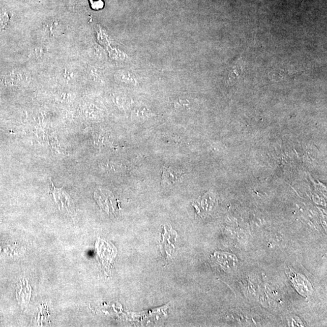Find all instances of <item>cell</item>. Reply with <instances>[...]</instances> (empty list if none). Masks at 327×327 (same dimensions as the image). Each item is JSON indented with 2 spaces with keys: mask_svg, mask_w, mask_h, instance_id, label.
Returning a JSON list of instances; mask_svg holds the SVG:
<instances>
[{
  "mask_svg": "<svg viewBox=\"0 0 327 327\" xmlns=\"http://www.w3.org/2000/svg\"><path fill=\"white\" fill-rule=\"evenodd\" d=\"M90 2L93 9L99 10L103 7L104 3L102 0H90Z\"/></svg>",
  "mask_w": 327,
  "mask_h": 327,
  "instance_id": "12",
  "label": "cell"
},
{
  "mask_svg": "<svg viewBox=\"0 0 327 327\" xmlns=\"http://www.w3.org/2000/svg\"><path fill=\"white\" fill-rule=\"evenodd\" d=\"M93 144L97 147H101L106 144V138L100 133H96L93 135Z\"/></svg>",
  "mask_w": 327,
  "mask_h": 327,
  "instance_id": "11",
  "label": "cell"
},
{
  "mask_svg": "<svg viewBox=\"0 0 327 327\" xmlns=\"http://www.w3.org/2000/svg\"><path fill=\"white\" fill-rule=\"evenodd\" d=\"M51 194L59 210L63 212L72 214L74 210V203L71 196L69 195L64 188L56 187L51 180Z\"/></svg>",
  "mask_w": 327,
  "mask_h": 327,
  "instance_id": "1",
  "label": "cell"
},
{
  "mask_svg": "<svg viewBox=\"0 0 327 327\" xmlns=\"http://www.w3.org/2000/svg\"><path fill=\"white\" fill-rule=\"evenodd\" d=\"M95 246L99 259H100L104 268L109 270L111 268V263L116 257L117 254L116 248L113 245L101 239H99L96 242Z\"/></svg>",
  "mask_w": 327,
  "mask_h": 327,
  "instance_id": "3",
  "label": "cell"
},
{
  "mask_svg": "<svg viewBox=\"0 0 327 327\" xmlns=\"http://www.w3.org/2000/svg\"><path fill=\"white\" fill-rule=\"evenodd\" d=\"M164 233L162 234L163 241L161 242L160 250L165 258H171L175 251L174 243L176 242L178 235L172 227L164 226Z\"/></svg>",
  "mask_w": 327,
  "mask_h": 327,
  "instance_id": "4",
  "label": "cell"
},
{
  "mask_svg": "<svg viewBox=\"0 0 327 327\" xmlns=\"http://www.w3.org/2000/svg\"><path fill=\"white\" fill-rule=\"evenodd\" d=\"M94 198L102 210L109 214H115L117 209V201L111 192L99 188L94 193Z\"/></svg>",
  "mask_w": 327,
  "mask_h": 327,
  "instance_id": "2",
  "label": "cell"
},
{
  "mask_svg": "<svg viewBox=\"0 0 327 327\" xmlns=\"http://www.w3.org/2000/svg\"><path fill=\"white\" fill-rule=\"evenodd\" d=\"M214 258L216 263L221 266L224 270H234L238 264V260L236 256L228 253H216Z\"/></svg>",
  "mask_w": 327,
  "mask_h": 327,
  "instance_id": "5",
  "label": "cell"
},
{
  "mask_svg": "<svg viewBox=\"0 0 327 327\" xmlns=\"http://www.w3.org/2000/svg\"><path fill=\"white\" fill-rule=\"evenodd\" d=\"M183 173L178 170L172 168V167H164L163 178H162V185H171L175 184L181 179Z\"/></svg>",
  "mask_w": 327,
  "mask_h": 327,
  "instance_id": "7",
  "label": "cell"
},
{
  "mask_svg": "<svg viewBox=\"0 0 327 327\" xmlns=\"http://www.w3.org/2000/svg\"><path fill=\"white\" fill-rule=\"evenodd\" d=\"M31 294H32V288L28 284V281L23 280L18 285L17 289V298L21 304L27 307L30 301Z\"/></svg>",
  "mask_w": 327,
  "mask_h": 327,
  "instance_id": "6",
  "label": "cell"
},
{
  "mask_svg": "<svg viewBox=\"0 0 327 327\" xmlns=\"http://www.w3.org/2000/svg\"><path fill=\"white\" fill-rule=\"evenodd\" d=\"M214 200L208 195H206L203 196L202 200L200 201V206L201 208L206 211H208L212 208Z\"/></svg>",
  "mask_w": 327,
  "mask_h": 327,
  "instance_id": "8",
  "label": "cell"
},
{
  "mask_svg": "<svg viewBox=\"0 0 327 327\" xmlns=\"http://www.w3.org/2000/svg\"><path fill=\"white\" fill-rule=\"evenodd\" d=\"M48 32L51 35H56L59 32V30H61V25H59V23L57 21H53L48 25Z\"/></svg>",
  "mask_w": 327,
  "mask_h": 327,
  "instance_id": "10",
  "label": "cell"
},
{
  "mask_svg": "<svg viewBox=\"0 0 327 327\" xmlns=\"http://www.w3.org/2000/svg\"><path fill=\"white\" fill-rule=\"evenodd\" d=\"M10 22V17L6 12L0 14V32L7 28Z\"/></svg>",
  "mask_w": 327,
  "mask_h": 327,
  "instance_id": "9",
  "label": "cell"
}]
</instances>
